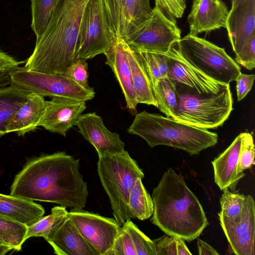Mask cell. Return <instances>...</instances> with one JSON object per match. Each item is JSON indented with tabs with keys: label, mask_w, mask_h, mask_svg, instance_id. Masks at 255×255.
<instances>
[{
	"label": "cell",
	"mask_w": 255,
	"mask_h": 255,
	"mask_svg": "<svg viewBox=\"0 0 255 255\" xmlns=\"http://www.w3.org/2000/svg\"><path fill=\"white\" fill-rule=\"evenodd\" d=\"M80 159L59 151L29 161L15 176L10 195L30 201L83 209L87 183L80 173Z\"/></svg>",
	"instance_id": "6da1fadb"
},
{
	"label": "cell",
	"mask_w": 255,
	"mask_h": 255,
	"mask_svg": "<svg viewBox=\"0 0 255 255\" xmlns=\"http://www.w3.org/2000/svg\"><path fill=\"white\" fill-rule=\"evenodd\" d=\"M153 211L150 222L166 235L187 242L198 238L208 225L199 199L184 177L169 168L152 193Z\"/></svg>",
	"instance_id": "7a4b0ae2"
},
{
	"label": "cell",
	"mask_w": 255,
	"mask_h": 255,
	"mask_svg": "<svg viewBox=\"0 0 255 255\" xmlns=\"http://www.w3.org/2000/svg\"><path fill=\"white\" fill-rule=\"evenodd\" d=\"M89 0H58L44 33L24 67L28 70L66 75L77 60L79 30Z\"/></svg>",
	"instance_id": "3957f363"
},
{
	"label": "cell",
	"mask_w": 255,
	"mask_h": 255,
	"mask_svg": "<svg viewBox=\"0 0 255 255\" xmlns=\"http://www.w3.org/2000/svg\"><path fill=\"white\" fill-rule=\"evenodd\" d=\"M127 131L142 137L151 147L166 145L183 150L192 155L215 145L218 139L216 133L207 129L145 111L136 114Z\"/></svg>",
	"instance_id": "277c9868"
},
{
	"label": "cell",
	"mask_w": 255,
	"mask_h": 255,
	"mask_svg": "<svg viewBox=\"0 0 255 255\" xmlns=\"http://www.w3.org/2000/svg\"><path fill=\"white\" fill-rule=\"evenodd\" d=\"M98 173L109 198L114 218L121 226L132 218L128 207L129 194L136 181L144 177V173L125 150L99 157Z\"/></svg>",
	"instance_id": "5b68a950"
},
{
	"label": "cell",
	"mask_w": 255,
	"mask_h": 255,
	"mask_svg": "<svg viewBox=\"0 0 255 255\" xmlns=\"http://www.w3.org/2000/svg\"><path fill=\"white\" fill-rule=\"evenodd\" d=\"M176 46L189 65L216 82L229 85L241 73L239 65L224 48L204 38L188 33Z\"/></svg>",
	"instance_id": "8992f818"
},
{
	"label": "cell",
	"mask_w": 255,
	"mask_h": 255,
	"mask_svg": "<svg viewBox=\"0 0 255 255\" xmlns=\"http://www.w3.org/2000/svg\"><path fill=\"white\" fill-rule=\"evenodd\" d=\"M177 106L172 118L197 128L222 126L233 110L230 86L215 94L198 95L177 91Z\"/></svg>",
	"instance_id": "52a82bcc"
},
{
	"label": "cell",
	"mask_w": 255,
	"mask_h": 255,
	"mask_svg": "<svg viewBox=\"0 0 255 255\" xmlns=\"http://www.w3.org/2000/svg\"><path fill=\"white\" fill-rule=\"evenodd\" d=\"M11 84L42 97H64L84 102L95 97L93 88L84 87L66 75L29 70L19 66L9 72Z\"/></svg>",
	"instance_id": "ba28073f"
},
{
	"label": "cell",
	"mask_w": 255,
	"mask_h": 255,
	"mask_svg": "<svg viewBox=\"0 0 255 255\" xmlns=\"http://www.w3.org/2000/svg\"><path fill=\"white\" fill-rule=\"evenodd\" d=\"M117 37L111 27L103 0H89L81 21L76 58L86 61L103 54Z\"/></svg>",
	"instance_id": "9c48e42d"
},
{
	"label": "cell",
	"mask_w": 255,
	"mask_h": 255,
	"mask_svg": "<svg viewBox=\"0 0 255 255\" xmlns=\"http://www.w3.org/2000/svg\"><path fill=\"white\" fill-rule=\"evenodd\" d=\"M180 39L181 30L175 19L155 5L151 16L125 40L133 51L166 53Z\"/></svg>",
	"instance_id": "30bf717a"
},
{
	"label": "cell",
	"mask_w": 255,
	"mask_h": 255,
	"mask_svg": "<svg viewBox=\"0 0 255 255\" xmlns=\"http://www.w3.org/2000/svg\"><path fill=\"white\" fill-rule=\"evenodd\" d=\"M165 54L167 77L174 84L177 91L204 95L218 93L229 86L210 79L189 65L180 55L176 43Z\"/></svg>",
	"instance_id": "8fae6325"
},
{
	"label": "cell",
	"mask_w": 255,
	"mask_h": 255,
	"mask_svg": "<svg viewBox=\"0 0 255 255\" xmlns=\"http://www.w3.org/2000/svg\"><path fill=\"white\" fill-rule=\"evenodd\" d=\"M67 216L98 255H109L121 226L115 218L71 209Z\"/></svg>",
	"instance_id": "7c38bea8"
},
{
	"label": "cell",
	"mask_w": 255,
	"mask_h": 255,
	"mask_svg": "<svg viewBox=\"0 0 255 255\" xmlns=\"http://www.w3.org/2000/svg\"><path fill=\"white\" fill-rule=\"evenodd\" d=\"M86 109L84 101L55 97L46 101L44 112L38 126L66 136Z\"/></svg>",
	"instance_id": "4fadbf2b"
},
{
	"label": "cell",
	"mask_w": 255,
	"mask_h": 255,
	"mask_svg": "<svg viewBox=\"0 0 255 255\" xmlns=\"http://www.w3.org/2000/svg\"><path fill=\"white\" fill-rule=\"evenodd\" d=\"M75 126L79 132L96 149L99 157L124 151L125 143L119 134L109 130L96 113L82 114Z\"/></svg>",
	"instance_id": "5bb4252c"
},
{
	"label": "cell",
	"mask_w": 255,
	"mask_h": 255,
	"mask_svg": "<svg viewBox=\"0 0 255 255\" xmlns=\"http://www.w3.org/2000/svg\"><path fill=\"white\" fill-rule=\"evenodd\" d=\"M229 12L222 0H194L187 18L189 34L197 36L202 32L225 28Z\"/></svg>",
	"instance_id": "9a60e30c"
},
{
	"label": "cell",
	"mask_w": 255,
	"mask_h": 255,
	"mask_svg": "<svg viewBox=\"0 0 255 255\" xmlns=\"http://www.w3.org/2000/svg\"><path fill=\"white\" fill-rule=\"evenodd\" d=\"M225 28L236 54L255 35V0H246L231 8Z\"/></svg>",
	"instance_id": "2e32d148"
},
{
	"label": "cell",
	"mask_w": 255,
	"mask_h": 255,
	"mask_svg": "<svg viewBox=\"0 0 255 255\" xmlns=\"http://www.w3.org/2000/svg\"><path fill=\"white\" fill-rule=\"evenodd\" d=\"M128 44L124 38L117 37L104 54L106 64L114 72L124 95L126 108L133 114L137 112L135 94L133 88L130 67L127 57Z\"/></svg>",
	"instance_id": "e0dca14e"
},
{
	"label": "cell",
	"mask_w": 255,
	"mask_h": 255,
	"mask_svg": "<svg viewBox=\"0 0 255 255\" xmlns=\"http://www.w3.org/2000/svg\"><path fill=\"white\" fill-rule=\"evenodd\" d=\"M46 241L57 255H98L68 216Z\"/></svg>",
	"instance_id": "ac0fdd59"
},
{
	"label": "cell",
	"mask_w": 255,
	"mask_h": 255,
	"mask_svg": "<svg viewBox=\"0 0 255 255\" xmlns=\"http://www.w3.org/2000/svg\"><path fill=\"white\" fill-rule=\"evenodd\" d=\"M241 140V133L229 147L212 161L214 181L221 190L228 188L233 191L238 182L245 175L244 172H236Z\"/></svg>",
	"instance_id": "d6986e66"
},
{
	"label": "cell",
	"mask_w": 255,
	"mask_h": 255,
	"mask_svg": "<svg viewBox=\"0 0 255 255\" xmlns=\"http://www.w3.org/2000/svg\"><path fill=\"white\" fill-rule=\"evenodd\" d=\"M46 106L43 97L30 93L26 101L14 115L6 127L7 133L16 131L24 136L38 126Z\"/></svg>",
	"instance_id": "ffe728a7"
},
{
	"label": "cell",
	"mask_w": 255,
	"mask_h": 255,
	"mask_svg": "<svg viewBox=\"0 0 255 255\" xmlns=\"http://www.w3.org/2000/svg\"><path fill=\"white\" fill-rule=\"evenodd\" d=\"M45 213L43 207L32 201L0 193V216L29 226Z\"/></svg>",
	"instance_id": "44dd1931"
},
{
	"label": "cell",
	"mask_w": 255,
	"mask_h": 255,
	"mask_svg": "<svg viewBox=\"0 0 255 255\" xmlns=\"http://www.w3.org/2000/svg\"><path fill=\"white\" fill-rule=\"evenodd\" d=\"M126 53L137 104H145L157 107L153 90L147 73L140 59L128 44Z\"/></svg>",
	"instance_id": "7402d4cb"
},
{
	"label": "cell",
	"mask_w": 255,
	"mask_h": 255,
	"mask_svg": "<svg viewBox=\"0 0 255 255\" xmlns=\"http://www.w3.org/2000/svg\"><path fill=\"white\" fill-rule=\"evenodd\" d=\"M220 225L228 243L255 226V203L253 196H246L240 214L230 218L218 213Z\"/></svg>",
	"instance_id": "603a6c76"
},
{
	"label": "cell",
	"mask_w": 255,
	"mask_h": 255,
	"mask_svg": "<svg viewBox=\"0 0 255 255\" xmlns=\"http://www.w3.org/2000/svg\"><path fill=\"white\" fill-rule=\"evenodd\" d=\"M29 94L11 84L0 89V137L7 133L8 123Z\"/></svg>",
	"instance_id": "cb8c5ba5"
},
{
	"label": "cell",
	"mask_w": 255,
	"mask_h": 255,
	"mask_svg": "<svg viewBox=\"0 0 255 255\" xmlns=\"http://www.w3.org/2000/svg\"><path fill=\"white\" fill-rule=\"evenodd\" d=\"M68 212L66 207L59 206L52 208L49 215L42 217L35 223L27 226L26 239L31 237L49 238L66 218Z\"/></svg>",
	"instance_id": "d4e9b609"
},
{
	"label": "cell",
	"mask_w": 255,
	"mask_h": 255,
	"mask_svg": "<svg viewBox=\"0 0 255 255\" xmlns=\"http://www.w3.org/2000/svg\"><path fill=\"white\" fill-rule=\"evenodd\" d=\"M128 207L132 218L143 221L149 218L153 211V200L144 187L142 179H138L131 189Z\"/></svg>",
	"instance_id": "484cf974"
},
{
	"label": "cell",
	"mask_w": 255,
	"mask_h": 255,
	"mask_svg": "<svg viewBox=\"0 0 255 255\" xmlns=\"http://www.w3.org/2000/svg\"><path fill=\"white\" fill-rule=\"evenodd\" d=\"M152 14L149 0H125L123 38L125 39Z\"/></svg>",
	"instance_id": "4316f807"
},
{
	"label": "cell",
	"mask_w": 255,
	"mask_h": 255,
	"mask_svg": "<svg viewBox=\"0 0 255 255\" xmlns=\"http://www.w3.org/2000/svg\"><path fill=\"white\" fill-rule=\"evenodd\" d=\"M157 108L166 117L172 118L177 106V95L174 84L168 77L158 79L153 86Z\"/></svg>",
	"instance_id": "83f0119b"
},
{
	"label": "cell",
	"mask_w": 255,
	"mask_h": 255,
	"mask_svg": "<svg viewBox=\"0 0 255 255\" xmlns=\"http://www.w3.org/2000/svg\"><path fill=\"white\" fill-rule=\"evenodd\" d=\"M58 0H30L31 28L36 35V40L40 38L45 30Z\"/></svg>",
	"instance_id": "f1b7e54d"
},
{
	"label": "cell",
	"mask_w": 255,
	"mask_h": 255,
	"mask_svg": "<svg viewBox=\"0 0 255 255\" xmlns=\"http://www.w3.org/2000/svg\"><path fill=\"white\" fill-rule=\"evenodd\" d=\"M133 51L141 62L152 88L158 79L167 77L168 66L165 53L145 51Z\"/></svg>",
	"instance_id": "f546056e"
},
{
	"label": "cell",
	"mask_w": 255,
	"mask_h": 255,
	"mask_svg": "<svg viewBox=\"0 0 255 255\" xmlns=\"http://www.w3.org/2000/svg\"><path fill=\"white\" fill-rule=\"evenodd\" d=\"M27 226L0 216V240L12 250L20 251L26 236Z\"/></svg>",
	"instance_id": "4dcf8cb0"
},
{
	"label": "cell",
	"mask_w": 255,
	"mask_h": 255,
	"mask_svg": "<svg viewBox=\"0 0 255 255\" xmlns=\"http://www.w3.org/2000/svg\"><path fill=\"white\" fill-rule=\"evenodd\" d=\"M223 193L220 199L221 210L220 214L235 218L242 211L246 196L238 192L230 191L228 188L222 190Z\"/></svg>",
	"instance_id": "1f68e13d"
},
{
	"label": "cell",
	"mask_w": 255,
	"mask_h": 255,
	"mask_svg": "<svg viewBox=\"0 0 255 255\" xmlns=\"http://www.w3.org/2000/svg\"><path fill=\"white\" fill-rule=\"evenodd\" d=\"M126 224L136 253V255H156L154 242L146 236L130 219Z\"/></svg>",
	"instance_id": "d6a6232c"
},
{
	"label": "cell",
	"mask_w": 255,
	"mask_h": 255,
	"mask_svg": "<svg viewBox=\"0 0 255 255\" xmlns=\"http://www.w3.org/2000/svg\"><path fill=\"white\" fill-rule=\"evenodd\" d=\"M112 30L116 36H124V10L125 0H103Z\"/></svg>",
	"instance_id": "836d02e7"
},
{
	"label": "cell",
	"mask_w": 255,
	"mask_h": 255,
	"mask_svg": "<svg viewBox=\"0 0 255 255\" xmlns=\"http://www.w3.org/2000/svg\"><path fill=\"white\" fill-rule=\"evenodd\" d=\"M238 161L236 168L238 174L252 168L255 164V148L252 134L248 132H242Z\"/></svg>",
	"instance_id": "e575fe53"
},
{
	"label": "cell",
	"mask_w": 255,
	"mask_h": 255,
	"mask_svg": "<svg viewBox=\"0 0 255 255\" xmlns=\"http://www.w3.org/2000/svg\"><path fill=\"white\" fill-rule=\"evenodd\" d=\"M255 226L229 243L232 252L236 255H255Z\"/></svg>",
	"instance_id": "d590c367"
},
{
	"label": "cell",
	"mask_w": 255,
	"mask_h": 255,
	"mask_svg": "<svg viewBox=\"0 0 255 255\" xmlns=\"http://www.w3.org/2000/svg\"><path fill=\"white\" fill-rule=\"evenodd\" d=\"M109 255H136L131 237L125 222L121 226Z\"/></svg>",
	"instance_id": "8d00e7d4"
},
{
	"label": "cell",
	"mask_w": 255,
	"mask_h": 255,
	"mask_svg": "<svg viewBox=\"0 0 255 255\" xmlns=\"http://www.w3.org/2000/svg\"><path fill=\"white\" fill-rule=\"evenodd\" d=\"M236 61L249 70L255 67V35L236 54Z\"/></svg>",
	"instance_id": "74e56055"
},
{
	"label": "cell",
	"mask_w": 255,
	"mask_h": 255,
	"mask_svg": "<svg viewBox=\"0 0 255 255\" xmlns=\"http://www.w3.org/2000/svg\"><path fill=\"white\" fill-rule=\"evenodd\" d=\"M88 63L86 61L77 59L68 69L66 75L84 87H89Z\"/></svg>",
	"instance_id": "f35d334b"
},
{
	"label": "cell",
	"mask_w": 255,
	"mask_h": 255,
	"mask_svg": "<svg viewBox=\"0 0 255 255\" xmlns=\"http://www.w3.org/2000/svg\"><path fill=\"white\" fill-rule=\"evenodd\" d=\"M155 2L166 15L174 19L181 18L186 7L185 0H155Z\"/></svg>",
	"instance_id": "ab89813d"
},
{
	"label": "cell",
	"mask_w": 255,
	"mask_h": 255,
	"mask_svg": "<svg viewBox=\"0 0 255 255\" xmlns=\"http://www.w3.org/2000/svg\"><path fill=\"white\" fill-rule=\"evenodd\" d=\"M152 241L155 245L156 255H177L175 236L166 235Z\"/></svg>",
	"instance_id": "60d3db41"
},
{
	"label": "cell",
	"mask_w": 255,
	"mask_h": 255,
	"mask_svg": "<svg viewBox=\"0 0 255 255\" xmlns=\"http://www.w3.org/2000/svg\"><path fill=\"white\" fill-rule=\"evenodd\" d=\"M255 75L245 74L241 73L237 78L236 89L238 101L243 99L251 90Z\"/></svg>",
	"instance_id": "b9f144b4"
},
{
	"label": "cell",
	"mask_w": 255,
	"mask_h": 255,
	"mask_svg": "<svg viewBox=\"0 0 255 255\" xmlns=\"http://www.w3.org/2000/svg\"><path fill=\"white\" fill-rule=\"evenodd\" d=\"M22 63L0 49V72L10 71Z\"/></svg>",
	"instance_id": "7bdbcfd3"
},
{
	"label": "cell",
	"mask_w": 255,
	"mask_h": 255,
	"mask_svg": "<svg viewBox=\"0 0 255 255\" xmlns=\"http://www.w3.org/2000/svg\"><path fill=\"white\" fill-rule=\"evenodd\" d=\"M197 246L200 255H219V253L213 247L203 240L198 239Z\"/></svg>",
	"instance_id": "ee69618b"
},
{
	"label": "cell",
	"mask_w": 255,
	"mask_h": 255,
	"mask_svg": "<svg viewBox=\"0 0 255 255\" xmlns=\"http://www.w3.org/2000/svg\"><path fill=\"white\" fill-rule=\"evenodd\" d=\"M175 238L176 244L177 255H191L192 254L187 248L183 239L177 236H175Z\"/></svg>",
	"instance_id": "f6af8a7d"
},
{
	"label": "cell",
	"mask_w": 255,
	"mask_h": 255,
	"mask_svg": "<svg viewBox=\"0 0 255 255\" xmlns=\"http://www.w3.org/2000/svg\"><path fill=\"white\" fill-rule=\"evenodd\" d=\"M9 72H0V89L11 84Z\"/></svg>",
	"instance_id": "bcb514c9"
},
{
	"label": "cell",
	"mask_w": 255,
	"mask_h": 255,
	"mask_svg": "<svg viewBox=\"0 0 255 255\" xmlns=\"http://www.w3.org/2000/svg\"><path fill=\"white\" fill-rule=\"evenodd\" d=\"M12 250L8 246L4 244H0V255H3Z\"/></svg>",
	"instance_id": "7dc6e473"
},
{
	"label": "cell",
	"mask_w": 255,
	"mask_h": 255,
	"mask_svg": "<svg viewBox=\"0 0 255 255\" xmlns=\"http://www.w3.org/2000/svg\"><path fill=\"white\" fill-rule=\"evenodd\" d=\"M245 0H232V8L239 5Z\"/></svg>",
	"instance_id": "c3c4849f"
},
{
	"label": "cell",
	"mask_w": 255,
	"mask_h": 255,
	"mask_svg": "<svg viewBox=\"0 0 255 255\" xmlns=\"http://www.w3.org/2000/svg\"><path fill=\"white\" fill-rule=\"evenodd\" d=\"M0 244H4L0 240Z\"/></svg>",
	"instance_id": "681fc988"
},
{
	"label": "cell",
	"mask_w": 255,
	"mask_h": 255,
	"mask_svg": "<svg viewBox=\"0 0 255 255\" xmlns=\"http://www.w3.org/2000/svg\"></svg>",
	"instance_id": "f907efd6"
}]
</instances>
